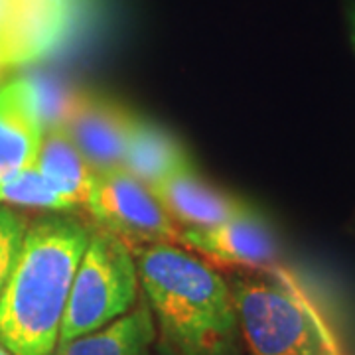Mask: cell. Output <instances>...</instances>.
<instances>
[{"label": "cell", "mask_w": 355, "mask_h": 355, "mask_svg": "<svg viewBox=\"0 0 355 355\" xmlns=\"http://www.w3.org/2000/svg\"><path fill=\"white\" fill-rule=\"evenodd\" d=\"M93 223L50 211L28 223L12 275L0 292V343L14 355H51Z\"/></svg>", "instance_id": "obj_1"}, {"label": "cell", "mask_w": 355, "mask_h": 355, "mask_svg": "<svg viewBox=\"0 0 355 355\" xmlns=\"http://www.w3.org/2000/svg\"><path fill=\"white\" fill-rule=\"evenodd\" d=\"M156 330L176 355H241L227 279L182 245L130 247Z\"/></svg>", "instance_id": "obj_2"}, {"label": "cell", "mask_w": 355, "mask_h": 355, "mask_svg": "<svg viewBox=\"0 0 355 355\" xmlns=\"http://www.w3.org/2000/svg\"><path fill=\"white\" fill-rule=\"evenodd\" d=\"M227 284L249 355H343L326 318L288 268H235Z\"/></svg>", "instance_id": "obj_3"}, {"label": "cell", "mask_w": 355, "mask_h": 355, "mask_svg": "<svg viewBox=\"0 0 355 355\" xmlns=\"http://www.w3.org/2000/svg\"><path fill=\"white\" fill-rule=\"evenodd\" d=\"M140 280L135 254L116 235L93 225L77 265L58 343L99 330L139 302Z\"/></svg>", "instance_id": "obj_4"}, {"label": "cell", "mask_w": 355, "mask_h": 355, "mask_svg": "<svg viewBox=\"0 0 355 355\" xmlns=\"http://www.w3.org/2000/svg\"><path fill=\"white\" fill-rule=\"evenodd\" d=\"M85 209L93 225L116 235L128 247L182 245V229L170 219L146 184L123 168L95 172Z\"/></svg>", "instance_id": "obj_5"}, {"label": "cell", "mask_w": 355, "mask_h": 355, "mask_svg": "<svg viewBox=\"0 0 355 355\" xmlns=\"http://www.w3.org/2000/svg\"><path fill=\"white\" fill-rule=\"evenodd\" d=\"M77 0H0V62L18 67L40 62L67 38Z\"/></svg>", "instance_id": "obj_6"}, {"label": "cell", "mask_w": 355, "mask_h": 355, "mask_svg": "<svg viewBox=\"0 0 355 355\" xmlns=\"http://www.w3.org/2000/svg\"><path fill=\"white\" fill-rule=\"evenodd\" d=\"M180 243L209 265L229 270L280 265L277 237L253 207L214 227L182 229Z\"/></svg>", "instance_id": "obj_7"}, {"label": "cell", "mask_w": 355, "mask_h": 355, "mask_svg": "<svg viewBox=\"0 0 355 355\" xmlns=\"http://www.w3.org/2000/svg\"><path fill=\"white\" fill-rule=\"evenodd\" d=\"M135 119L123 105L79 91L60 128L76 144L93 172H105L123 166Z\"/></svg>", "instance_id": "obj_8"}, {"label": "cell", "mask_w": 355, "mask_h": 355, "mask_svg": "<svg viewBox=\"0 0 355 355\" xmlns=\"http://www.w3.org/2000/svg\"><path fill=\"white\" fill-rule=\"evenodd\" d=\"M148 188L180 229L214 227L251 209L247 203L205 184L196 176V170L166 178Z\"/></svg>", "instance_id": "obj_9"}, {"label": "cell", "mask_w": 355, "mask_h": 355, "mask_svg": "<svg viewBox=\"0 0 355 355\" xmlns=\"http://www.w3.org/2000/svg\"><path fill=\"white\" fill-rule=\"evenodd\" d=\"M121 168L146 186H154L176 174L193 172L190 156L176 137L139 116L128 135Z\"/></svg>", "instance_id": "obj_10"}, {"label": "cell", "mask_w": 355, "mask_h": 355, "mask_svg": "<svg viewBox=\"0 0 355 355\" xmlns=\"http://www.w3.org/2000/svg\"><path fill=\"white\" fill-rule=\"evenodd\" d=\"M156 331L150 306L142 298L99 330L58 343L51 355H148Z\"/></svg>", "instance_id": "obj_11"}, {"label": "cell", "mask_w": 355, "mask_h": 355, "mask_svg": "<svg viewBox=\"0 0 355 355\" xmlns=\"http://www.w3.org/2000/svg\"><path fill=\"white\" fill-rule=\"evenodd\" d=\"M44 139L14 79L0 87V182L32 168Z\"/></svg>", "instance_id": "obj_12"}, {"label": "cell", "mask_w": 355, "mask_h": 355, "mask_svg": "<svg viewBox=\"0 0 355 355\" xmlns=\"http://www.w3.org/2000/svg\"><path fill=\"white\" fill-rule=\"evenodd\" d=\"M34 168L73 207L79 209L85 205L95 172L62 128H53L44 135Z\"/></svg>", "instance_id": "obj_13"}, {"label": "cell", "mask_w": 355, "mask_h": 355, "mask_svg": "<svg viewBox=\"0 0 355 355\" xmlns=\"http://www.w3.org/2000/svg\"><path fill=\"white\" fill-rule=\"evenodd\" d=\"M14 83L20 91L28 113L44 135L64 125L65 116L71 111L79 93L69 87L65 79L42 69H32L16 76Z\"/></svg>", "instance_id": "obj_14"}, {"label": "cell", "mask_w": 355, "mask_h": 355, "mask_svg": "<svg viewBox=\"0 0 355 355\" xmlns=\"http://www.w3.org/2000/svg\"><path fill=\"white\" fill-rule=\"evenodd\" d=\"M0 203L42 211H77L32 166L0 182Z\"/></svg>", "instance_id": "obj_15"}, {"label": "cell", "mask_w": 355, "mask_h": 355, "mask_svg": "<svg viewBox=\"0 0 355 355\" xmlns=\"http://www.w3.org/2000/svg\"><path fill=\"white\" fill-rule=\"evenodd\" d=\"M30 219L10 207H0V292L12 275Z\"/></svg>", "instance_id": "obj_16"}, {"label": "cell", "mask_w": 355, "mask_h": 355, "mask_svg": "<svg viewBox=\"0 0 355 355\" xmlns=\"http://www.w3.org/2000/svg\"><path fill=\"white\" fill-rule=\"evenodd\" d=\"M347 24H349V36H352V44L355 50V2L349 4V8H347Z\"/></svg>", "instance_id": "obj_17"}, {"label": "cell", "mask_w": 355, "mask_h": 355, "mask_svg": "<svg viewBox=\"0 0 355 355\" xmlns=\"http://www.w3.org/2000/svg\"><path fill=\"white\" fill-rule=\"evenodd\" d=\"M0 355H14V354H12V352H8V349H6V347H4V345L0 343Z\"/></svg>", "instance_id": "obj_18"}, {"label": "cell", "mask_w": 355, "mask_h": 355, "mask_svg": "<svg viewBox=\"0 0 355 355\" xmlns=\"http://www.w3.org/2000/svg\"><path fill=\"white\" fill-rule=\"evenodd\" d=\"M2 71H4V67H2V62H0V76H2Z\"/></svg>", "instance_id": "obj_19"}]
</instances>
